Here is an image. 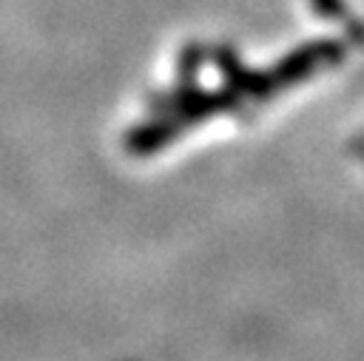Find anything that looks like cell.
<instances>
[{
    "instance_id": "1",
    "label": "cell",
    "mask_w": 364,
    "mask_h": 361,
    "mask_svg": "<svg viewBox=\"0 0 364 361\" xmlns=\"http://www.w3.org/2000/svg\"><path fill=\"white\" fill-rule=\"evenodd\" d=\"M338 57H344V45L336 40H324V43H313V45L299 48L296 54L282 60L273 71H245V68H239V63L230 51L219 48L216 60H219V68L228 74L225 91H219V94L176 91L173 97L162 99V102H168V117L154 119V122L131 131L125 145L134 153L156 151V148L168 145L182 128H188L199 119H208L213 114H233L236 108L259 105V102L270 99L273 94H279L282 88H287L299 80H307L318 68L336 63Z\"/></svg>"
}]
</instances>
